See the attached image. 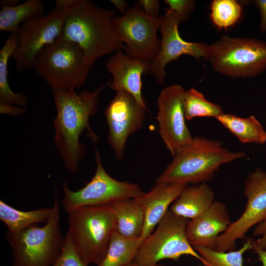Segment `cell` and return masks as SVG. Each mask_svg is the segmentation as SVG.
<instances>
[{
    "label": "cell",
    "mask_w": 266,
    "mask_h": 266,
    "mask_svg": "<svg viewBox=\"0 0 266 266\" xmlns=\"http://www.w3.org/2000/svg\"><path fill=\"white\" fill-rule=\"evenodd\" d=\"M52 266H88L75 249L67 232L62 251Z\"/></svg>",
    "instance_id": "obj_29"
},
{
    "label": "cell",
    "mask_w": 266,
    "mask_h": 266,
    "mask_svg": "<svg viewBox=\"0 0 266 266\" xmlns=\"http://www.w3.org/2000/svg\"><path fill=\"white\" fill-rule=\"evenodd\" d=\"M60 205L56 189L52 213L45 225L31 226L21 231L5 233L12 253V266H52L65 242L59 224Z\"/></svg>",
    "instance_id": "obj_4"
},
{
    "label": "cell",
    "mask_w": 266,
    "mask_h": 266,
    "mask_svg": "<svg viewBox=\"0 0 266 266\" xmlns=\"http://www.w3.org/2000/svg\"><path fill=\"white\" fill-rule=\"evenodd\" d=\"M52 213V208L21 211L0 200V220L11 233L21 231L31 226L46 223Z\"/></svg>",
    "instance_id": "obj_22"
},
{
    "label": "cell",
    "mask_w": 266,
    "mask_h": 266,
    "mask_svg": "<svg viewBox=\"0 0 266 266\" xmlns=\"http://www.w3.org/2000/svg\"><path fill=\"white\" fill-rule=\"evenodd\" d=\"M147 108L130 94L117 91L104 114L107 139L117 159L122 158L128 138L143 125Z\"/></svg>",
    "instance_id": "obj_13"
},
{
    "label": "cell",
    "mask_w": 266,
    "mask_h": 266,
    "mask_svg": "<svg viewBox=\"0 0 266 266\" xmlns=\"http://www.w3.org/2000/svg\"><path fill=\"white\" fill-rule=\"evenodd\" d=\"M253 235L259 236L260 238L257 240L251 238L252 246L266 250V221L256 226L253 231Z\"/></svg>",
    "instance_id": "obj_31"
},
{
    "label": "cell",
    "mask_w": 266,
    "mask_h": 266,
    "mask_svg": "<svg viewBox=\"0 0 266 266\" xmlns=\"http://www.w3.org/2000/svg\"><path fill=\"white\" fill-rule=\"evenodd\" d=\"M16 44L15 33L10 34L0 50V103L25 108L27 100L23 93L13 92L8 82V63Z\"/></svg>",
    "instance_id": "obj_25"
},
{
    "label": "cell",
    "mask_w": 266,
    "mask_h": 266,
    "mask_svg": "<svg viewBox=\"0 0 266 266\" xmlns=\"http://www.w3.org/2000/svg\"><path fill=\"white\" fill-rule=\"evenodd\" d=\"M184 92L179 85L169 86L162 90L157 101L159 132L172 156L193 138L186 123Z\"/></svg>",
    "instance_id": "obj_15"
},
{
    "label": "cell",
    "mask_w": 266,
    "mask_h": 266,
    "mask_svg": "<svg viewBox=\"0 0 266 266\" xmlns=\"http://www.w3.org/2000/svg\"><path fill=\"white\" fill-rule=\"evenodd\" d=\"M253 2L260 14L259 30L262 32L266 33V0H254Z\"/></svg>",
    "instance_id": "obj_33"
},
{
    "label": "cell",
    "mask_w": 266,
    "mask_h": 266,
    "mask_svg": "<svg viewBox=\"0 0 266 266\" xmlns=\"http://www.w3.org/2000/svg\"><path fill=\"white\" fill-rule=\"evenodd\" d=\"M188 185L184 183H156L148 193L136 198L141 205L144 214L143 232L139 238L141 243L152 233L168 210L169 205Z\"/></svg>",
    "instance_id": "obj_18"
},
{
    "label": "cell",
    "mask_w": 266,
    "mask_h": 266,
    "mask_svg": "<svg viewBox=\"0 0 266 266\" xmlns=\"http://www.w3.org/2000/svg\"><path fill=\"white\" fill-rule=\"evenodd\" d=\"M64 16L63 9L55 5L46 14L31 18L21 25L15 33L16 44L11 55L18 71L33 68L38 53L60 36Z\"/></svg>",
    "instance_id": "obj_11"
},
{
    "label": "cell",
    "mask_w": 266,
    "mask_h": 266,
    "mask_svg": "<svg viewBox=\"0 0 266 266\" xmlns=\"http://www.w3.org/2000/svg\"><path fill=\"white\" fill-rule=\"evenodd\" d=\"M43 13V3L41 0H28L12 6H1L0 30L15 33L24 22Z\"/></svg>",
    "instance_id": "obj_23"
},
{
    "label": "cell",
    "mask_w": 266,
    "mask_h": 266,
    "mask_svg": "<svg viewBox=\"0 0 266 266\" xmlns=\"http://www.w3.org/2000/svg\"><path fill=\"white\" fill-rule=\"evenodd\" d=\"M164 2L176 13L180 23L186 21L196 7V2L193 0H165Z\"/></svg>",
    "instance_id": "obj_30"
},
{
    "label": "cell",
    "mask_w": 266,
    "mask_h": 266,
    "mask_svg": "<svg viewBox=\"0 0 266 266\" xmlns=\"http://www.w3.org/2000/svg\"><path fill=\"white\" fill-rule=\"evenodd\" d=\"M18 0H1L0 3L1 7L3 6H12L18 4Z\"/></svg>",
    "instance_id": "obj_37"
},
{
    "label": "cell",
    "mask_w": 266,
    "mask_h": 266,
    "mask_svg": "<svg viewBox=\"0 0 266 266\" xmlns=\"http://www.w3.org/2000/svg\"><path fill=\"white\" fill-rule=\"evenodd\" d=\"M215 194L207 183L187 185L170 207L174 214L193 219L205 212L215 201Z\"/></svg>",
    "instance_id": "obj_19"
},
{
    "label": "cell",
    "mask_w": 266,
    "mask_h": 266,
    "mask_svg": "<svg viewBox=\"0 0 266 266\" xmlns=\"http://www.w3.org/2000/svg\"><path fill=\"white\" fill-rule=\"evenodd\" d=\"M210 18L218 29L235 25L242 14V7L235 0H214L210 5Z\"/></svg>",
    "instance_id": "obj_28"
},
{
    "label": "cell",
    "mask_w": 266,
    "mask_h": 266,
    "mask_svg": "<svg viewBox=\"0 0 266 266\" xmlns=\"http://www.w3.org/2000/svg\"><path fill=\"white\" fill-rule=\"evenodd\" d=\"M194 248L212 266H244L243 255L247 251L252 249V244L250 238L239 249L228 252L218 251L202 246Z\"/></svg>",
    "instance_id": "obj_27"
},
{
    "label": "cell",
    "mask_w": 266,
    "mask_h": 266,
    "mask_svg": "<svg viewBox=\"0 0 266 266\" xmlns=\"http://www.w3.org/2000/svg\"><path fill=\"white\" fill-rule=\"evenodd\" d=\"M138 2L141 6L144 13L147 15L153 17L159 16V13L161 5L159 0H139Z\"/></svg>",
    "instance_id": "obj_32"
},
{
    "label": "cell",
    "mask_w": 266,
    "mask_h": 266,
    "mask_svg": "<svg viewBox=\"0 0 266 266\" xmlns=\"http://www.w3.org/2000/svg\"><path fill=\"white\" fill-rule=\"evenodd\" d=\"M55 5L64 14L60 36L80 46L90 67L102 56L124 49L113 20L115 10L86 0H57Z\"/></svg>",
    "instance_id": "obj_2"
},
{
    "label": "cell",
    "mask_w": 266,
    "mask_h": 266,
    "mask_svg": "<svg viewBox=\"0 0 266 266\" xmlns=\"http://www.w3.org/2000/svg\"><path fill=\"white\" fill-rule=\"evenodd\" d=\"M216 119L242 143L263 144L266 141V130L253 115L242 118L223 113Z\"/></svg>",
    "instance_id": "obj_21"
},
{
    "label": "cell",
    "mask_w": 266,
    "mask_h": 266,
    "mask_svg": "<svg viewBox=\"0 0 266 266\" xmlns=\"http://www.w3.org/2000/svg\"><path fill=\"white\" fill-rule=\"evenodd\" d=\"M106 85L94 91L77 93L73 89H52L57 114L54 120V142L65 168L76 172L86 153L85 145L80 141L85 130L94 143L98 138L89 125L90 118L99 108V97Z\"/></svg>",
    "instance_id": "obj_1"
},
{
    "label": "cell",
    "mask_w": 266,
    "mask_h": 266,
    "mask_svg": "<svg viewBox=\"0 0 266 266\" xmlns=\"http://www.w3.org/2000/svg\"><path fill=\"white\" fill-rule=\"evenodd\" d=\"M33 68L52 89L74 90L84 84L91 67L80 46L60 36L38 53Z\"/></svg>",
    "instance_id": "obj_6"
},
{
    "label": "cell",
    "mask_w": 266,
    "mask_h": 266,
    "mask_svg": "<svg viewBox=\"0 0 266 266\" xmlns=\"http://www.w3.org/2000/svg\"><path fill=\"white\" fill-rule=\"evenodd\" d=\"M154 266H163V265H158V264H157Z\"/></svg>",
    "instance_id": "obj_39"
},
{
    "label": "cell",
    "mask_w": 266,
    "mask_h": 266,
    "mask_svg": "<svg viewBox=\"0 0 266 266\" xmlns=\"http://www.w3.org/2000/svg\"><path fill=\"white\" fill-rule=\"evenodd\" d=\"M252 249L257 254L258 259L262 263L263 266H266V250L254 246H252Z\"/></svg>",
    "instance_id": "obj_36"
},
{
    "label": "cell",
    "mask_w": 266,
    "mask_h": 266,
    "mask_svg": "<svg viewBox=\"0 0 266 266\" xmlns=\"http://www.w3.org/2000/svg\"></svg>",
    "instance_id": "obj_40"
},
{
    "label": "cell",
    "mask_w": 266,
    "mask_h": 266,
    "mask_svg": "<svg viewBox=\"0 0 266 266\" xmlns=\"http://www.w3.org/2000/svg\"><path fill=\"white\" fill-rule=\"evenodd\" d=\"M141 243L139 238L113 233L105 255L97 266H125L133 262Z\"/></svg>",
    "instance_id": "obj_24"
},
{
    "label": "cell",
    "mask_w": 266,
    "mask_h": 266,
    "mask_svg": "<svg viewBox=\"0 0 266 266\" xmlns=\"http://www.w3.org/2000/svg\"><path fill=\"white\" fill-rule=\"evenodd\" d=\"M232 222L227 206L220 201L199 216L188 221L186 235L193 247L202 246L215 250L217 239Z\"/></svg>",
    "instance_id": "obj_17"
},
{
    "label": "cell",
    "mask_w": 266,
    "mask_h": 266,
    "mask_svg": "<svg viewBox=\"0 0 266 266\" xmlns=\"http://www.w3.org/2000/svg\"><path fill=\"white\" fill-rule=\"evenodd\" d=\"M125 266H136L135 264H134V263L133 262H132L131 263L128 264V265H127Z\"/></svg>",
    "instance_id": "obj_38"
},
{
    "label": "cell",
    "mask_w": 266,
    "mask_h": 266,
    "mask_svg": "<svg viewBox=\"0 0 266 266\" xmlns=\"http://www.w3.org/2000/svg\"><path fill=\"white\" fill-rule=\"evenodd\" d=\"M163 15L157 17L146 14L138 2L121 16L113 20L118 35L129 56L151 62L161 46L157 35Z\"/></svg>",
    "instance_id": "obj_10"
},
{
    "label": "cell",
    "mask_w": 266,
    "mask_h": 266,
    "mask_svg": "<svg viewBox=\"0 0 266 266\" xmlns=\"http://www.w3.org/2000/svg\"><path fill=\"white\" fill-rule=\"evenodd\" d=\"M173 157L156 183H207L222 165L243 158L245 154L224 148L219 141L195 136Z\"/></svg>",
    "instance_id": "obj_3"
},
{
    "label": "cell",
    "mask_w": 266,
    "mask_h": 266,
    "mask_svg": "<svg viewBox=\"0 0 266 266\" xmlns=\"http://www.w3.org/2000/svg\"><path fill=\"white\" fill-rule=\"evenodd\" d=\"M217 72L232 78H251L266 69V42L223 36L209 45L207 60Z\"/></svg>",
    "instance_id": "obj_7"
},
{
    "label": "cell",
    "mask_w": 266,
    "mask_h": 266,
    "mask_svg": "<svg viewBox=\"0 0 266 266\" xmlns=\"http://www.w3.org/2000/svg\"><path fill=\"white\" fill-rule=\"evenodd\" d=\"M184 109L187 120L196 117L216 118L223 113L221 107L207 100L194 88L186 90L183 97Z\"/></svg>",
    "instance_id": "obj_26"
},
{
    "label": "cell",
    "mask_w": 266,
    "mask_h": 266,
    "mask_svg": "<svg viewBox=\"0 0 266 266\" xmlns=\"http://www.w3.org/2000/svg\"><path fill=\"white\" fill-rule=\"evenodd\" d=\"M111 205L116 217V231L126 237L140 238L144 227V214L136 198L121 200Z\"/></svg>",
    "instance_id": "obj_20"
},
{
    "label": "cell",
    "mask_w": 266,
    "mask_h": 266,
    "mask_svg": "<svg viewBox=\"0 0 266 266\" xmlns=\"http://www.w3.org/2000/svg\"><path fill=\"white\" fill-rule=\"evenodd\" d=\"M25 111V109L24 107L0 103V112L1 114L18 115L24 113Z\"/></svg>",
    "instance_id": "obj_34"
},
{
    "label": "cell",
    "mask_w": 266,
    "mask_h": 266,
    "mask_svg": "<svg viewBox=\"0 0 266 266\" xmlns=\"http://www.w3.org/2000/svg\"><path fill=\"white\" fill-rule=\"evenodd\" d=\"M109 1L122 15L125 14L130 8L127 2L125 0H110Z\"/></svg>",
    "instance_id": "obj_35"
},
{
    "label": "cell",
    "mask_w": 266,
    "mask_h": 266,
    "mask_svg": "<svg viewBox=\"0 0 266 266\" xmlns=\"http://www.w3.org/2000/svg\"><path fill=\"white\" fill-rule=\"evenodd\" d=\"M151 62L132 58L122 50L113 54L105 63L112 80L107 85L112 90L124 91L133 96L147 108L142 93V75L148 73Z\"/></svg>",
    "instance_id": "obj_16"
},
{
    "label": "cell",
    "mask_w": 266,
    "mask_h": 266,
    "mask_svg": "<svg viewBox=\"0 0 266 266\" xmlns=\"http://www.w3.org/2000/svg\"><path fill=\"white\" fill-rule=\"evenodd\" d=\"M188 219L168 210L155 231L140 244L133 260L136 266H154L165 259L178 260L190 255L204 266H212L190 244L186 235Z\"/></svg>",
    "instance_id": "obj_8"
},
{
    "label": "cell",
    "mask_w": 266,
    "mask_h": 266,
    "mask_svg": "<svg viewBox=\"0 0 266 266\" xmlns=\"http://www.w3.org/2000/svg\"><path fill=\"white\" fill-rule=\"evenodd\" d=\"M95 151L96 171L84 187L73 191L66 182L63 183L62 203L67 212L82 207L111 205L121 200L138 198L145 193L136 184L120 181L110 176L104 169L96 147Z\"/></svg>",
    "instance_id": "obj_9"
},
{
    "label": "cell",
    "mask_w": 266,
    "mask_h": 266,
    "mask_svg": "<svg viewBox=\"0 0 266 266\" xmlns=\"http://www.w3.org/2000/svg\"><path fill=\"white\" fill-rule=\"evenodd\" d=\"M245 209L217 239L216 250H234L236 242L243 238L253 227L266 221V171L257 169L250 173L245 182Z\"/></svg>",
    "instance_id": "obj_12"
},
{
    "label": "cell",
    "mask_w": 266,
    "mask_h": 266,
    "mask_svg": "<svg viewBox=\"0 0 266 266\" xmlns=\"http://www.w3.org/2000/svg\"><path fill=\"white\" fill-rule=\"evenodd\" d=\"M180 23L178 17L173 11L166 10L159 30L162 36L160 48L156 58L151 62L148 72L160 85L165 83L167 64L180 56L187 55L198 60L202 58L207 60L208 58L209 45L183 40L178 32Z\"/></svg>",
    "instance_id": "obj_14"
},
{
    "label": "cell",
    "mask_w": 266,
    "mask_h": 266,
    "mask_svg": "<svg viewBox=\"0 0 266 266\" xmlns=\"http://www.w3.org/2000/svg\"><path fill=\"white\" fill-rule=\"evenodd\" d=\"M68 213V230L75 249L88 266H98L106 253L116 231V220L111 205L85 206Z\"/></svg>",
    "instance_id": "obj_5"
}]
</instances>
